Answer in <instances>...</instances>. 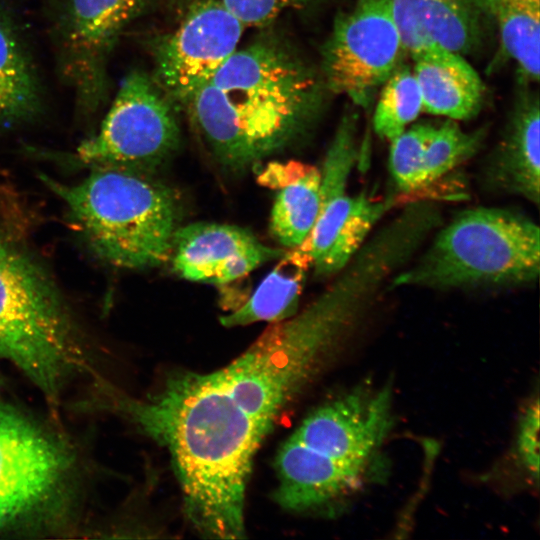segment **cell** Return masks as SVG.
I'll return each mask as SVG.
<instances>
[{"label": "cell", "instance_id": "5b68a950", "mask_svg": "<svg viewBox=\"0 0 540 540\" xmlns=\"http://www.w3.org/2000/svg\"><path fill=\"white\" fill-rule=\"evenodd\" d=\"M0 356L51 399L80 358L71 323L50 278L2 238Z\"/></svg>", "mask_w": 540, "mask_h": 540}, {"label": "cell", "instance_id": "7a4b0ae2", "mask_svg": "<svg viewBox=\"0 0 540 540\" xmlns=\"http://www.w3.org/2000/svg\"><path fill=\"white\" fill-rule=\"evenodd\" d=\"M327 92L319 69L267 33L237 48L186 109L216 160L239 172L309 132Z\"/></svg>", "mask_w": 540, "mask_h": 540}, {"label": "cell", "instance_id": "5bb4252c", "mask_svg": "<svg viewBox=\"0 0 540 540\" xmlns=\"http://www.w3.org/2000/svg\"><path fill=\"white\" fill-rule=\"evenodd\" d=\"M513 109L497 146L483 170L488 187L521 196L539 204L540 200V107L538 93L520 77Z\"/></svg>", "mask_w": 540, "mask_h": 540}, {"label": "cell", "instance_id": "d4e9b609", "mask_svg": "<svg viewBox=\"0 0 540 540\" xmlns=\"http://www.w3.org/2000/svg\"><path fill=\"white\" fill-rule=\"evenodd\" d=\"M172 4L179 5L180 7L187 8L194 0H168Z\"/></svg>", "mask_w": 540, "mask_h": 540}, {"label": "cell", "instance_id": "8fae6325", "mask_svg": "<svg viewBox=\"0 0 540 540\" xmlns=\"http://www.w3.org/2000/svg\"><path fill=\"white\" fill-rule=\"evenodd\" d=\"M149 0H55L53 33L60 70L88 112L105 101L108 59L116 41Z\"/></svg>", "mask_w": 540, "mask_h": 540}, {"label": "cell", "instance_id": "7402d4cb", "mask_svg": "<svg viewBox=\"0 0 540 540\" xmlns=\"http://www.w3.org/2000/svg\"><path fill=\"white\" fill-rule=\"evenodd\" d=\"M435 127L429 122L417 123L390 142V172L397 190L404 195L427 187L423 159Z\"/></svg>", "mask_w": 540, "mask_h": 540}, {"label": "cell", "instance_id": "6da1fadb", "mask_svg": "<svg viewBox=\"0 0 540 540\" xmlns=\"http://www.w3.org/2000/svg\"><path fill=\"white\" fill-rule=\"evenodd\" d=\"M300 313L272 322L238 357L210 372L172 371L120 411L168 453L184 512L202 535L242 539L255 455L279 416L342 352L379 296L352 263Z\"/></svg>", "mask_w": 540, "mask_h": 540}, {"label": "cell", "instance_id": "44dd1931", "mask_svg": "<svg viewBox=\"0 0 540 540\" xmlns=\"http://www.w3.org/2000/svg\"><path fill=\"white\" fill-rule=\"evenodd\" d=\"M485 134L484 128L466 132L452 119L436 125L423 159L427 186L472 158L481 148Z\"/></svg>", "mask_w": 540, "mask_h": 540}, {"label": "cell", "instance_id": "30bf717a", "mask_svg": "<svg viewBox=\"0 0 540 540\" xmlns=\"http://www.w3.org/2000/svg\"><path fill=\"white\" fill-rule=\"evenodd\" d=\"M67 449L13 407L0 403V528L43 514L62 494Z\"/></svg>", "mask_w": 540, "mask_h": 540}, {"label": "cell", "instance_id": "7c38bea8", "mask_svg": "<svg viewBox=\"0 0 540 540\" xmlns=\"http://www.w3.org/2000/svg\"><path fill=\"white\" fill-rule=\"evenodd\" d=\"M244 29L222 0H194L178 27L153 44V78L186 108L236 51Z\"/></svg>", "mask_w": 540, "mask_h": 540}, {"label": "cell", "instance_id": "d6986e66", "mask_svg": "<svg viewBox=\"0 0 540 540\" xmlns=\"http://www.w3.org/2000/svg\"><path fill=\"white\" fill-rule=\"evenodd\" d=\"M498 29L503 51L517 63L520 77L539 80L540 0H477Z\"/></svg>", "mask_w": 540, "mask_h": 540}, {"label": "cell", "instance_id": "ac0fdd59", "mask_svg": "<svg viewBox=\"0 0 540 540\" xmlns=\"http://www.w3.org/2000/svg\"><path fill=\"white\" fill-rule=\"evenodd\" d=\"M41 91L27 47L12 18L0 8V127L34 116Z\"/></svg>", "mask_w": 540, "mask_h": 540}, {"label": "cell", "instance_id": "e0dca14e", "mask_svg": "<svg viewBox=\"0 0 540 540\" xmlns=\"http://www.w3.org/2000/svg\"><path fill=\"white\" fill-rule=\"evenodd\" d=\"M279 191L271 211L270 228L276 240L289 249L309 235L320 206L321 172L302 163L276 165L269 172Z\"/></svg>", "mask_w": 540, "mask_h": 540}, {"label": "cell", "instance_id": "277c9868", "mask_svg": "<svg viewBox=\"0 0 540 540\" xmlns=\"http://www.w3.org/2000/svg\"><path fill=\"white\" fill-rule=\"evenodd\" d=\"M540 272V229L528 217L477 207L457 215L393 287L436 289L531 283Z\"/></svg>", "mask_w": 540, "mask_h": 540}, {"label": "cell", "instance_id": "cb8c5ba5", "mask_svg": "<svg viewBox=\"0 0 540 540\" xmlns=\"http://www.w3.org/2000/svg\"><path fill=\"white\" fill-rule=\"evenodd\" d=\"M326 0H222L227 9L247 27H265L287 11L307 10Z\"/></svg>", "mask_w": 540, "mask_h": 540}, {"label": "cell", "instance_id": "603a6c76", "mask_svg": "<svg viewBox=\"0 0 540 540\" xmlns=\"http://www.w3.org/2000/svg\"><path fill=\"white\" fill-rule=\"evenodd\" d=\"M539 406L538 396L525 405L518 419L514 443L516 460L535 485L539 480Z\"/></svg>", "mask_w": 540, "mask_h": 540}, {"label": "cell", "instance_id": "9a60e30c", "mask_svg": "<svg viewBox=\"0 0 540 540\" xmlns=\"http://www.w3.org/2000/svg\"><path fill=\"white\" fill-rule=\"evenodd\" d=\"M412 59L424 112L455 121L468 120L479 113L485 86L464 56L434 46Z\"/></svg>", "mask_w": 540, "mask_h": 540}, {"label": "cell", "instance_id": "ffe728a7", "mask_svg": "<svg viewBox=\"0 0 540 540\" xmlns=\"http://www.w3.org/2000/svg\"><path fill=\"white\" fill-rule=\"evenodd\" d=\"M377 95L373 129L380 138L391 142L423 111L421 92L413 69L401 62Z\"/></svg>", "mask_w": 540, "mask_h": 540}, {"label": "cell", "instance_id": "9c48e42d", "mask_svg": "<svg viewBox=\"0 0 540 540\" xmlns=\"http://www.w3.org/2000/svg\"><path fill=\"white\" fill-rule=\"evenodd\" d=\"M405 54L391 0H356L335 18L319 70L329 92L368 109Z\"/></svg>", "mask_w": 540, "mask_h": 540}, {"label": "cell", "instance_id": "2e32d148", "mask_svg": "<svg viewBox=\"0 0 540 540\" xmlns=\"http://www.w3.org/2000/svg\"><path fill=\"white\" fill-rule=\"evenodd\" d=\"M311 268L309 252L302 242L284 252L273 270L240 306L220 317L231 328L257 322H277L297 313L306 275Z\"/></svg>", "mask_w": 540, "mask_h": 540}, {"label": "cell", "instance_id": "4fadbf2b", "mask_svg": "<svg viewBox=\"0 0 540 540\" xmlns=\"http://www.w3.org/2000/svg\"><path fill=\"white\" fill-rule=\"evenodd\" d=\"M283 250L264 245L249 230L230 224L194 222L175 232L171 259L182 278L208 284L237 280Z\"/></svg>", "mask_w": 540, "mask_h": 540}, {"label": "cell", "instance_id": "ba28073f", "mask_svg": "<svg viewBox=\"0 0 540 540\" xmlns=\"http://www.w3.org/2000/svg\"><path fill=\"white\" fill-rule=\"evenodd\" d=\"M358 113L343 114L323 162L320 206L316 221L303 241L317 276L341 272L363 246L375 224L397 203L399 196L375 200L346 192L348 179L359 156Z\"/></svg>", "mask_w": 540, "mask_h": 540}, {"label": "cell", "instance_id": "3957f363", "mask_svg": "<svg viewBox=\"0 0 540 540\" xmlns=\"http://www.w3.org/2000/svg\"><path fill=\"white\" fill-rule=\"evenodd\" d=\"M43 180L66 204L101 260L143 269L170 259L180 205L168 186L144 173L113 168L97 169L76 184Z\"/></svg>", "mask_w": 540, "mask_h": 540}, {"label": "cell", "instance_id": "52a82bcc", "mask_svg": "<svg viewBox=\"0 0 540 540\" xmlns=\"http://www.w3.org/2000/svg\"><path fill=\"white\" fill-rule=\"evenodd\" d=\"M179 107L152 74L130 71L97 133L85 139L75 157L96 169H124L147 174L178 150Z\"/></svg>", "mask_w": 540, "mask_h": 540}, {"label": "cell", "instance_id": "8992f818", "mask_svg": "<svg viewBox=\"0 0 540 540\" xmlns=\"http://www.w3.org/2000/svg\"><path fill=\"white\" fill-rule=\"evenodd\" d=\"M394 424L388 386H357L309 413L277 450L274 465L313 477L338 478L380 460Z\"/></svg>", "mask_w": 540, "mask_h": 540}]
</instances>
